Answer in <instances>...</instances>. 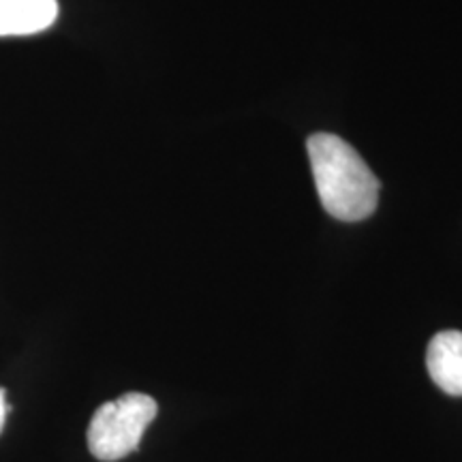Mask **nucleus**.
<instances>
[{
  "mask_svg": "<svg viewBox=\"0 0 462 462\" xmlns=\"http://www.w3.org/2000/svg\"><path fill=\"white\" fill-rule=\"evenodd\" d=\"M58 20V0H0V37H28Z\"/></svg>",
  "mask_w": 462,
  "mask_h": 462,
  "instance_id": "obj_4",
  "label": "nucleus"
},
{
  "mask_svg": "<svg viewBox=\"0 0 462 462\" xmlns=\"http://www.w3.org/2000/svg\"><path fill=\"white\" fill-rule=\"evenodd\" d=\"M157 413V401L142 392H126L116 401L101 404L88 426L90 454L103 462L133 454L140 448L143 432Z\"/></svg>",
  "mask_w": 462,
  "mask_h": 462,
  "instance_id": "obj_2",
  "label": "nucleus"
},
{
  "mask_svg": "<svg viewBox=\"0 0 462 462\" xmlns=\"http://www.w3.org/2000/svg\"><path fill=\"white\" fill-rule=\"evenodd\" d=\"M306 146L317 195L328 215L338 221L371 217L379 201V180L356 148L334 133H315Z\"/></svg>",
  "mask_w": 462,
  "mask_h": 462,
  "instance_id": "obj_1",
  "label": "nucleus"
},
{
  "mask_svg": "<svg viewBox=\"0 0 462 462\" xmlns=\"http://www.w3.org/2000/svg\"><path fill=\"white\" fill-rule=\"evenodd\" d=\"M9 404L5 401V390L0 388V432H3V426H5V418H7V411H9Z\"/></svg>",
  "mask_w": 462,
  "mask_h": 462,
  "instance_id": "obj_5",
  "label": "nucleus"
},
{
  "mask_svg": "<svg viewBox=\"0 0 462 462\" xmlns=\"http://www.w3.org/2000/svg\"><path fill=\"white\" fill-rule=\"evenodd\" d=\"M426 368L446 394L462 396V332L446 330L432 337L426 351Z\"/></svg>",
  "mask_w": 462,
  "mask_h": 462,
  "instance_id": "obj_3",
  "label": "nucleus"
}]
</instances>
